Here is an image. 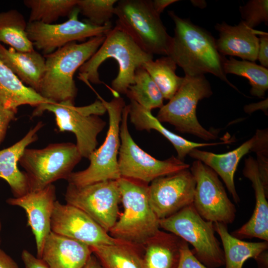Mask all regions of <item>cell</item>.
<instances>
[{
    "label": "cell",
    "instance_id": "6da1fadb",
    "mask_svg": "<svg viewBox=\"0 0 268 268\" xmlns=\"http://www.w3.org/2000/svg\"><path fill=\"white\" fill-rule=\"evenodd\" d=\"M168 13L175 24L168 56L183 69L185 75L211 73L238 91L227 78L223 68L225 57L218 52L211 34L174 11Z\"/></svg>",
    "mask_w": 268,
    "mask_h": 268
},
{
    "label": "cell",
    "instance_id": "7a4b0ae2",
    "mask_svg": "<svg viewBox=\"0 0 268 268\" xmlns=\"http://www.w3.org/2000/svg\"><path fill=\"white\" fill-rule=\"evenodd\" d=\"M113 58L119 66L116 77L111 83V90L125 94L133 84L135 70L153 56L143 51L131 36L119 25L106 35L105 39L95 54L79 68L78 78L88 85L90 83L101 84L98 69L107 59Z\"/></svg>",
    "mask_w": 268,
    "mask_h": 268
},
{
    "label": "cell",
    "instance_id": "3957f363",
    "mask_svg": "<svg viewBox=\"0 0 268 268\" xmlns=\"http://www.w3.org/2000/svg\"><path fill=\"white\" fill-rule=\"evenodd\" d=\"M105 37L71 42L45 55V70L38 93L52 103L74 101L77 91L74 74L97 51Z\"/></svg>",
    "mask_w": 268,
    "mask_h": 268
},
{
    "label": "cell",
    "instance_id": "277c9868",
    "mask_svg": "<svg viewBox=\"0 0 268 268\" xmlns=\"http://www.w3.org/2000/svg\"><path fill=\"white\" fill-rule=\"evenodd\" d=\"M124 212L109 232L113 238L142 247L159 230V219L148 199V184L121 177L117 180Z\"/></svg>",
    "mask_w": 268,
    "mask_h": 268
},
{
    "label": "cell",
    "instance_id": "5b68a950",
    "mask_svg": "<svg viewBox=\"0 0 268 268\" xmlns=\"http://www.w3.org/2000/svg\"><path fill=\"white\" fill-rule=\"evenodd\" d=\"M97 95L109 116L108 130L102 144L89 156L88 167L82 171L72 172L67 178L68 184L76 187L105 181L117 180L121 178L118 164L121 144L120 128L126 104L119 95L114 96L110 101Z\"/></svg>",
    "mask_w": 268,
    "mask_h": 268
},
{
    "label": "cell",
    "instance_id": "8992f818",
    "mask_svg": "<svg viewBox=\"0 0 268 268\" xmlns=\"http://www.w3.org/2000/svg\"><path fill=\"white\" fill-rule=\"evenodd\" d=\"M46 111L54 114L59 132L68 131L74 134L81 155L88 158L96 149L97 136L106 124L99 117L107 112L101 101L96 100L83 106H75L72 101L42 103L36 107L32 117L41 115Z\"/></svg>",
    "mask_w": 268,
    "mask_h": 268
},
{
    "label": "cell",
    "instance_id": "52a82bcc",
    "mask_svg": "<svg viewBox=\"0 0 268 268\" xmlns=\"http://www.w3.org/2000/svg\"><path fill=\"white\" fill-rule=\"evenodd\" d=\"M114 15L123 28L145 52L168 56L172 37L153 8L150 0H121Z\"/></svg>",
    "mask_w": 268,
    "mask_h": 268
},
{
    "label": "cell",
    "instance_id": "ba28073f",
    "mask_svg": "<svg viewBox=\"0 0 268 268\" xmlns=\"http://www.w3.org/2000/svg\"><path fill=\"white\" fill-rule=\"evenodd\" d=\"M159 227L190 243L194 256L207 268L224 266L223 250L215 235L213 223L204 219L193 204L160 219Z\"/></svg>",
    "mask_w": 268,
    "mask_h": 268
},
{
    "label": "cell",
    "instance_id": "9c48e42d",
    "mask_svg": "<svg viewBox=\"0 0 268 268\" xmlns=\"http://www.w3.org/2000/svg\"><path fill=\"white\" fill-rule=\"evenodd\" d=\"M212 91L204 75H185L184 80L174 96L161 107L156 116L161 123H168L176 130L209 141L217 134L204 128L199 123L196 109L199 101L210 97Z\"/></svg>",
    "mask_w": 268,
    "mask_h": 268
},
{
    "label": "cell",
    "instance_id": "30bf717a",
    "mask_svg": "<svg viewBox=\"0 0 268 268\" xmlns=\"http://www.w3.org/2000/svg\"><path fill=\"white\" fill-rule=\"evenodd\" d=\"M82 158L76 144L63 142L41 149L26 148L19 162L25 170L30 192H33L57 180H67Z\"/></svg>",
    "mask_w": 268,
    "mask_h": 268
},
{
    "label": "cell",
    "instance_id": "8fae6325",
    "mask_svg": "<svg viewBox=\"0 0 268 268\" xmlns=\"http://www.w3.org/2000/svg\"><path fill=\"white\" fill-rule=\"evenodd\" d=\"M128 105L124 108L120 128V147L118 156L121 177L146 184L183 170L190 165L173 156L164 160L156 159L142 150L134 140L128 129Z\"/></svg>",
    "mask_w": 268,
    "mask_h": 268
},
{
    "label": "cell",
    "instance_id": "7c38bea8",
    "mask_svg": "<svg viewBox=\"0 0 268 268\" xmlns=\"http://www.w3.org/2000/svg\"><path fill=\"white\" fill-rule=\"evenodd\" d=\"M79 13L76 6L68 19L60 24L27 22V35L34 47L47 55L69 43L84 42L87 38L106 35L113 28L111 22L96 26L85 20L80 21L78 19Z\"/></svg>",
    "mask_w": 268,
    "mask_h": 268
},
{
    "label": "cell",
    "instance_id": "4fadbf2b",
    "mask_svg": "<svg viewBox=\"0 0 268 268\" xmlns=\"http://www.w3.org/2000/svg\"><path fill=\"white\" fill-rule=\"evenodd\" d=\"M65 199L67 203L83 211L108 233L118 220L121 194L117 180L82 187L68 184Z\"/></svg>",
    "mask_w": 268,
    "mask_h": 268
},
{
    "label": "cell",
    "instance_id": "5bb4252c",
    "mask_svg": "<svg viewBox=\"0 0 268 268\" xmlns=\"http://www.w3.org/2000/svg\"><path fill=\"white\" fill-rule=\"evenodd\" d=\"M190 171L196 181L193 205L205 220L226 225L236 217L235 205L229 199L218 175L200 160L194 161Z\"/></svg>",
    "mask_w": 268,
    "mask_h": 268
},
{
    "label": "cell",
    "instance_id": "9a60e30c",
    "mask_svg": "<svg viewBox=\"0 0 268 268\" xmlns=\"http://www.w3.org/2000/svg\"><path fill=\"white\" fill-rule=\"evenodd\" d=\"M196 188L189 169L158 178L148 185L150 205L158 219L167 218L193 204Z\"/></svg>",
    "mask_w": 268,
    "mask_h": 268
},
{
    "label": "cell",
    "instance_id": "2e32d148",
    "mask_svg": "<svg viewBox=\"0 0 268 268\" xmlns=\"http://www.w3.org/2000/svg\"><path fill=\"white\" fill-rule=\"evenodd\" d=\"M51 231L90 247L123 242L111 236L82 210L58 201L55 202L52 214Z\"/></svg>",
    "mask_w": 268,
    "mask_h": 268
},
{
    "label": "cell",
    "instance_id": "e0dca14e",
    "mask_svg": "<svg viewBox=\"0 0 268 268\" xmlns=\"http://www.w3.org/2000/svg\"><path fill=\"white\" fill-rule=\"evenodd\" d=\"M56 188L52 184L36 191L29 192L19 198H10L6 202L22 208L28 225L34 236L37 257L41 258L45 240L51 232V220L56 200Z\"/></svg>",
    "mask_w": 268,
    "mask_h": 268
},
{
    "label": "cell",
    "instance_id": "ac0fdd59",
    "mask_svg": "<svg viewBox=\"0 0 268 268\" xmlns=\"http://www.w3.org/2000/svg\"><path fill=\"white\" fill-rule=\"evenodd\" d=\"M267 130H257L256 134L237 148L222 154H215L196 148L189 155L200 160L212 169L219 176L233 197L235 203L240 201L236 192L234 175L241 159L250 151H257L268 140Z\"/></svg>",
    "mask_w": 268,
    "mask_h": 268
},
{
    "label": "cell",
    "instance_id": "d6986e66",
    "mask_svg": "<svg viewBox=\"0 0 268 268\" xmlns=\"http://www.w3.org/2000/svg\"><path fill=\"white\" fill-rule=\"evenodd\" d=\"M244 175L252 182L256 204L250 219L231 234L239 239L259 238L268 241V191L260 174L257 161L252 156L245 159Z\"/></svg>",
    "mask_w": 268,
    "mask_h": 268
},
{
    "label": "cell",
    "instance_id": "ffe728a7",
    "mask_svg": "<svg viewBox=\"0 0 268 268\" xmlns=\"http://www.w3.org/2000/svg\"><path fill=\"white\" fill-rule=\"evenodd\" d=\"M214 28L219 33L216 46L221 55L236 56L253 62L257 60L259 39L257 35L262 31L248 27L242 20L233 26L224 21L217 23Z\"/></svg>",
    "mask_w": 268,
    "mask_h": 268
},
{
    "label": "cell",
    "instance_id": "44dd1931",
    "mask_svg": "<svg viewBox=\"0 0 268 268\" xmlns=\"http://www.w3.org/2000/svg\"><path fill=\"white\" fill-rule=\"evenodd\" d=\"M92 254L89 246L51 231L41 258L49 268H82Z\"/></svg>",
    "mask_w": 268,
    "mask_h": 268
},
{
    "label": "cell",
    "instance_id": "7402d4cb",
    "mask_svg": "<svg viewBox=\"0 0 268 268\" xmlns=\"http://www.w3.org/2000/svg\"><path fill=\"white\" fill-rule=\"evenodd\" d=\"M43 126L42 122H38L20 140L0 150V178L8 184L14 198L30 192L27 176L18 169V162L27 146L37 140V133Z\"/></svg>",
    "mask_w": 268,
    "mask_h": 268
},
{
    "label": "cell",
    "instance_id": "603a6c76",
    "mask_svg": "<svg viewBox=\"0 0 268 268\" xmlns=\"http://www.w3.org/2000/svg\"><path fill=\"white\" fill-rule=\"evenodd\" d=\"M176 235L159 230L142 246L141 268H177L184 242Z\"/></svg>",
    "mask_w": 268,
    "mask_h": 268
},
{
    "label": "cell",
    "instance_id": "cb8c5ba5",
    "mask_svg": "<svg viewBox=\"0 0 268 268\" xmlns=\"http://www.w3.org/2000/svg\"><path fill=\"white\" fill-rule=\"evenodd\" d=\"M129 107V118L137 130H154L168 139L177 153V158L183 161L193 149L199 147L217 145L228 143V141L217 142H196L189 141L176 134L165 128L160 122L148 111L134 101H130Z\"/></svg>",
    "mask_w": 268,
    "mask_h": 268
},
{
    "label": "cell",
    "instance_id": "d4e9b609",
    "mask_svg": "<svg viewBox=\"0 0 268 268\" xmlns=\"http://www.w3.org/2000/svg\"><path fill=\"white\" fill-rule=\"evenodd\" d=\"M0 59L27 86L38 92L45 70V59L35 50L19 52L0 43Z\"/></svg>",
    "mask_w": 268,
    "mask_h": 268
},
{
    "label": "cell",
    "instance_id": "484cf974",
    "mask_svg": "<svg viewBox=\"0 0 268 268\" xmlns=\"http://www.w3.org/2000/svg\"><path fill=\"white\" fill-rule=\"evenodd\" d=\"M0 102L6 108L17 112L18 107H37L53 103L25 85L0 59Z\"/></svg>",
    "mask_w": 268,
    "mask_h": 268
},
{
    "label": "cell",
    "instance_id": "4316f807",
    "mask_svg": "<svg viewBox=\"0 0 268 268\" xmlns=\"http://www.w3.org/2000/svg\"><path fill=\"white\" fill-rule=\"evenodd\" d=\"M213 225L222 243L225 268H242L248 259H255L268 249V241H244L230 234L227 225L219 222L213 223Z\"/></svg>",
    "mask_w": 268,
    "mask_h": 268
},
{
    "label": "cell",
    "instance_id": "83f0119b",
    "mask_svg": "<svg viewBox=\"0 0 268 268\" xmlns=\"http://www.w3.org/2000/svg\"><path fill=\"white\" fill-rule=\"evenodd\" d=\"M90 248L102 268H141L142 247L123 242Z\"/></svg>",
    "mask_w": 268,
    "mask_h": 268
},
{
    "label": "cell",
    "instance_id": "f1b7e54d",
    "mask_svg": "<svg viewBox=\"0 0 268 268\" xmlns=\"http://www.w3.org/2000/svg\"><path fill=\"white\" fill-rule=\"evenodd\" d=\"M27 26L23 15L17 10L0 12V43L7 44L19 52L34 50L27 35Z\"/></svg>",
    "mask_w": 268,
    "mask_h": 268
},
{
    "label": "cell",
    "instance_id": "f546056e",
    "mask_svg": "<svg viewBox=\"0 0 268 268\" xmlns=\"http://www.w3.org/2000/svg\"><path fill=\"white\" fill-rule=\"evenodd\" d=\"M177 66L168 56L154 61L151 60L142 65L158 87L164 99H171L184 80V77L176 74Z\"/></svg>",
    "mask_w": 268,
    "mask_h": 268
},
{
    "label": "cell",
    "instance_id": "4dcf8cb0",
    "mask_svg": "<svg viewBox=\"0 0 268 268\" xmlns=\"http://www.w3.org/2000/svg\"><path fill=\"white\" fill-rule=\"evenodd\" d=\"M125 94L130 101L150 111L163 105L164 98L160 90L142 66L135 70L134 83L128 87Z\"/></svg>",
    "mask_w": 268,
    "mask_h": 268
},
{
    "label": "cell",
    "instance_id": "1f68e13d",
    "mask_svg": "<svg viewBox=\"0 0 268 268\" xmlns=\"http://www.w3.org/2000/svg\"><path fill=\"white\" fill-rule=\"evenodd\" d=\"M225 73L234 74L248 79L251 95L263 98L268 89V69L247 60H237L230 57L223 63Z\"/></svg>",
    "mask_w": 268,
    "mask_h": 268
},
{
    "label": "cell",
    "instance_id": "d6a6232c",
    "mask_svg": "<svg viewBox=\"0 0 268 268\" xmlns=\"http://www.w3.org/2000/svg\"><path fill=\"white\" fill-rule=\"evenodd\" d=\"M77 0H25L30 9L28 22L38 21L52 24L60 17L69 16L76 7Z\"/></svg>",
    "mask_w": 268,
    "mask_h": 268
},
{
    "label": "cell",
    "instance_id": "836d02e7",
    "mask_svg": "<svg viewBox=\"0 0 268 268\" xmlns=\"http://www.w3.org/2000/svg\"><path fill=\"white\" fill-rule=\"evenodd\" d=\"M117 0H77L76 7L87 22L96 26L110 22L114 15Z\"/></svg>",
    "mask_w": 268,
    "mask_h": 268
},
{
    "label": "cell",
    "instance_id": "e575fe53",
    "mask_svg": "<svg viewBox=\"0 0 268 268\" xmlns=\"http://www.w3.org/2000/svg\"><path fill=\"white\" fill-rule=\"evenodd\" d=\"M244 23L254 29L262 23L268 25V0H250L239 8Z\"/></svg>",
    "mask_w": 268,
    "mask_h": 268
},
{
    "label": "cell",
    "instance_id": "d590c367",
    "mask_svg": "<svg viewBox=\"0 0 268 268\" xmlns=\"http://www.w3.org/2000/svg\"><path fill=\"white\" fill-rule=\"evenodd\" d=\"M177 268H208L200 262L190 249L188 243L184 241Z\"/></svg>",
    "mask_w": 268,
    "mask_h": 268
},
{
    "label": "cell",
    "instance_id": "8d00e7d4",
    "mask_svg": "<svg viewBox=\"0 0 268 268\" xmlns=\"http://www.w3.org/2000/svg\"><path fill=\"white\" fill-rule=\"evenodd\" d=\"M16 113L5 108L0 102V144L4 138L9 124L15 119Z\"/></svg>",
    "mask_w": 268,
    "mask_h": 268
},
{
    "label": "cell",
    "instance_id": "74e56055",
    "mask_svg": "<svg viewBox=\"0 0 268 268\" xmlns=\"http://www.w3.org/2000/svg\"><path fill=\"white\" fill-rule=\"evenodd\" d=\"M259 45L257 60L261 66L267 68L268 67V34L262 31L259 35Z\"/></svg>",
    "mask_w": 268,
    "mask_h": 268
},
{
    "label": "cell",
    "instance_id": "f35d334b",
    "mask_svg": "<svg viewBox=\"0 0 268 268\" xmlns=\"http://www.w3.org/2000/svg\"><path fill=\"white\" fill-rule=\"evenodd\" d=\"M21 259L25 268H49L43 259L35 257L27 250L22 251Z\"/></svg>",
    "mask_w": 268,
    "mask_h": 268
},
{
    "label": "cell",
    "instance_id": "ab89813d",
    "mask_svg": "<svg viewBox=\"0 0 268 268\" xmlns=\"http://www.w3.org/2000/svg\"><path fill=\"white\" fill-rule=\"evenodd\" d=\"M0 268H19L15 261L0 248Z\"/></svg>",
    "mask_w": 268,
    "mask_h": 268
},
{
    "label": "cell",
    "instance_id": "60d3db41",
    "mask_svg": "<svg viewBox=\"0 0 268 268\" xmlns=\"http://www.w3.org/2000/svg\"><path fill=\"white\" fill-rule=\"evenodd\" d=\"M178 1V0H151V5L155 12L160 15L164 9L169 5Z\"/></svg>",
    "mask_w": 268,
    "mask_h": 268
},
{
    "label": "cell",
    "instance_id": "b9f144b4",
    "mask_svg": "<svg viewBox=\"0 0 268 268\" xmlns=\"http://www.w3.org/2000/svg\"><path fill=\"white\" fill-rule=\"evenodd\" d=\"M268 107V99L257 103H253L246 105L244 107L245 111L248 113L253 112L259 109H262L266 111Z\"/></svg>",
    "mask_w": 268,
    "mask_h": 268
},
{
    "label": "cell",
    "instance_id": "7bdbcfd3",
    "mask_svg": "<svg viewBox=\"0 0 268 268\" xmlns=\"http://www.w3.org/2000/svg\"><path fill=\"white\" fill-rule=\"evenodd\" d=\"M255 260L259 268H268V250L262 252Z\"/></svg>",
    "mask_w": 268,
    "mask_h": 268
},
{
    "label": "cell",
    "instance_id": "ee69618b",
    "mask_svg": "<svg viewBox=\"0 0 268 268\" xmlns=\"http://www.w3.org/2000/svg\"><path fill=\"white\" fill-rule=\"evenodd\" d=\"M82 268H102L97 258L92 254Z\"/></svg>",
    "mask_w": 268,
    "mask_h": 268
},
{
    "label": "cell",
    "instance_id": "f6af8a7d",
    "mask_svg": "<svg viewBox=\"0 0 268 268\" xmlns=\"http://www.w3.org/2000/svg\"><path fill=\"white\" fill-rule=\"evenodd\" d=\"M192 4L201 8H203L206 6V3L204 0H191Z\"/></svg>",
    "mask_w": 268,
    "mask_h": 268
},
{
    "label": "cell",
    "instance_id": "bcb514c9",
    "mask_svg": "<svg viewBox=\"0 0 268 268\" xmlns=\"http://www.w3.org/2000/svg\"><path fill=\"white\" fill-rule=\"evenodd\" d=\"M1 228H2L1 223V222L0 221V242H1V239H0V233H1Z\"/></svg>",
    "mask_w": 268,
    "mask_h": 268
}]
</instances>
